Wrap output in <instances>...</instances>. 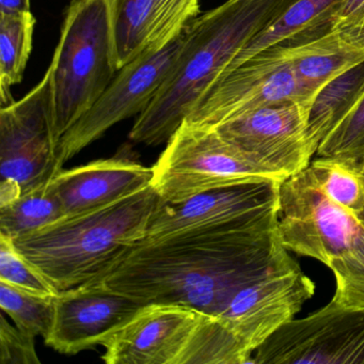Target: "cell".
I'll return each mask as SVG.
<instances>
[{
	"label": "cell",
	"instance_id": "23",
	"mask_svg": "<svg viewBox=\"0 0 364 364\" xmlns=\"http://www.w3.org/2000/svg\"><path fill=\"white\" fill-rule=\"evenodd\" d=\"M252 353L217 316L204 314L178 364H251Z\"/></svg>",
	"mask_w": 364,
	"mask_h": 364
},
{
	"label": "cell",
	"instance_id": "31",
	"mask_svg": "<svg viewBox=\"0 0 364 364\" xmlns=\"http://www.w3.org/2000/svg\"><path fill=\"white\" fill-rule=\"evenodd\" d=\"M330 31L364 50V0H342L330 18Z\"/></svg>",
	"mask_w": 364,
	"mask_h": 364
},
{
	"label": "cell",
	"instance_id": "20",
	"mask_svg": "<svg viewBox=\"0 0 364 364\" xmlns=\"http://www.w3.org/2000/svg\"><path fill=\"white\" fill-rule=\"evenodd\" d=\"M117 67H124L156 48L157 20L153 0H109Z\"/></svg>",
	"mask_w": 364,
	"mask_h": 364
},
{
	"label": "cell",
	"instance_id": "7",
	"mask_svg": "<svg viewBox=\"0 0 364 364\" xmlns=\"http://www.w3.org/2000/svg\"><path fill=\"white\" fill-rule=\"evenodd\" d=\"M55 129L52 74L18 101L0 109V178L20 185L22 193L63 170Z\"/></svg>",
	"mask_w": 364,
	"mask_h": 364
},
{
	"label": "cell",
	"instance_id": "30",
	"mask_svg": "<svg viewBox=\"0 0 364 364\" xmlns=\"http://www.w3.org/2000/svg\"><path fill=\"white\" fill-rule=\"evenodd\" d=\"M35 336L12 326L5 315L0 317V363L40 364L36 350Z\"/></svg>",
	"mask_w": 364,
	"mask_h": 364
},
{
	"label": "cell",
	"instance_id": "9",
	"mask_svg": "<svg viewBox=\"0 0 364 364\" xmlns=\"http://www.w3.org/2000/svg\"><path fill=\"white\" fill-rule=\"evenodd\" d=\"M364 364V309L330 301L266 340L251 364Z\"/></svg>",
	"mask_w": 364,
	"mask_h": 364
},
{
	"label": "cell",
	"instance_id": "3",
	"mask_svg": "<svg viewBox=\"0 0 364 364\" xmlns=\"http://www.w3.org/2000/svg\"><path fill=\"white\" fill-rule=\"evenodd\" d=\"M161 198L152 186L89 212L65 216L14 240L58 289L82 287L146 238Z\"/></svg>",
	"mask_w": 364,
	"mask_h": 364
},
{
	"label": "cell",
	"instance_id": "16",
	"mask_svg": "<svg viewBox=\"0 0 364 364\" xmlns=\"http://www.w3.org/2000/svg\"><path fill=\"white\" fill-rule=\"evenodd\" d=\"M152 176V168L119 156L61 170L50 184L65 216H72L134 195L150 186Z\"/></svg>",
	"mask_w": 364,
	"mask_h": 364
},
{
	"label": "cell",
	"instance_id": "17",
	"mask_svg": "<svg viewBox=\"0 0 364 364\" xmlns=\"http://www.w3.org/2000/svg\"><path fill=\"white\" fill-rule=\"evenodd\" d=\"M281 48L287 50L309 105L330 80L364 60V50L349 43L334 31L304 43Z\"/></svg>",
	"mask_w": 364,
	"mask_h": 364
},
{
	"label": "cell",
	"instance_id": "19",
	"mask_svg": "<svg viewBox=\"0 0 364 364\" xmlns=\"http://www.w3.org/2000/svg\"><path fill=\"white\" fill-rule=\"evenodd\" d=\"M364 97V60L326 84L309 108V139L318 149L323 139L348 116Z\"/></svg>",
	"mask_w": 364,
	"mask_h": 364
},
{
	"label": "cell",
	"instance_id": "2",
	"mask_svg": "<svg viewBox=\"0 0 364 364\" xmlns=\"http://www.w3.org/2000/svg\"><path fill=\"white\" fill-rule=\"evenodd\" d=\"M294 1L227 0L191 21L176 65L136 119L129 139L146 146L167 144L238 53Z\"/></svg>",
	"mask_w": 364,
	"mask_h": 364
},
{
	"label": "cell",
	"instance_id": "18",
	"mask_svg": "<svg viewBox=\"0 0 364 364\" xmlns=\"http://www.w3.org/2000/svg\"><path fill=\"white\" fill-rule=\"evenodd\" d=\"M342 0H295L284 14L251 40L225 72L277 46L304 43L330 31V18Z\"/></svg>",
	"mask_w": 364,
	"mask_h": 364
},
{
	"label": "cell",
	"instance_id": "13",
	"mask_svg": "<svg viewBox=\"0 0 364 364\" xmlns=\"http://www.w3.org/2000/svg\"><path fill=\"white\" fill-rule=\"evenodd\" d=\"M314 293L315 283L291 257L240 289L216 316L253 355Z\"/></svg>",
	"mask_w": 364,
	"mask_h": 364
},
{
	"label": "cell",
	"instance_id": "11",
	"mask_svg": "<svg viewBox=\"0 0 364 364\" xmlns=\"http://www.w3.org/2000/svg\"><path fill=\"white\" fill-rule=\"evenodd\" d=\"M309 106L299 102L251 110L213 129L257 165L284 181L309 167L316 149L309 139Z\"/></svg>",
	"mask_w": 364,
	"mask_h": 364
},
{
	"label": "cell",
	"instance_id": "26",
	"mask_svg": "<svg viewBox=\"0 0 364 364\" xmlns=\"http://www.w3.org/2000/svg\"><path fill=\"white\" fill-rule=\"evenodd\" d=\"M328 267L336 278L332 301L345 309H364V233L348 251L332 259Z\"/></svg>",
	"mask_w": 364,
	"mask_h": 364
},
{
	"label": "cell",
	"instance_id": "10",
	"mask_svg": "<svg viewBox=\"0 0 364 364\" xmlns=\"http://www.w3.org/2000/svg\"><path fill=\"white\" fill-rule=\"evenodd\" d=\"M306 103L284 48L277 46L225 72L185 120L214 127L272 104Z\"/></svg>",
	"mask_w": 364,
	"mask_h": 364
},
{
	"label": "cell",
	"instance_id": "14",
	"mask_svg": "<svg viewBox=\"0 0 364 364\" xmlns=\"http://www.w3.org/2000/svg\"><path fill=\"white\" fill-rule=\"evenodd\" d=\"M204 314L180 304H144L106 338L102 360L108 364H178Z\"/></svg>",
	"mask_w": 364,
	"mask_h": 364
},
{
	"label": "cell",
	"instance_id": "12",
	"mask_svg": "<svg viewBox=\"0 0 364 364\" xmlns=\"http://www.w3.org/2000/svg\"><path fill=\"white\" fill-rule=\"evenodd\" d=\"M280 183L257 181L214 189L181 203L161 201L141 242L205 233L274 212L278 210Z\"/></svg>",
	"mask_w": 364,
	"mask_h": 364
},
{
	"label": "cell",
	"instance_id": "1",
	"mask_svg": "<svg viewBox=\"0 0 364 364\" xmlns=\"http://www.w3.org/2000/svg\"><path fill=\"white\" fill-rule=\"evenodd\" d=\"M277 213L205 233L138 242L84 285L142 304H172L218 315L247 285L291 259Z\"/></svg>",
	"mask_w": 364,
	"mask_h": 364
},
{
	"label": "cell",
	"instance_id": "25",
	"mask_svg": "<svg viewBox=\"0 0 364 364\" xmlns=\"http://www.w3.org/2000/svg\"><path fill=\"white\" fill-rule=\"evenodd\" d=\"M308 169L332 201L355 215L364 210V169L328 157L311 161Z\"/></svg>",
	"mask_w": 364,
	"mask_h": 364
},
{
	"label": "cell",
	"instance_id": "24",
	"mask_svg": "<svg viewBox=\"0 0 364 364\" xmlns=\"http://www.w3.org/2000/svg\"><path fill=\"white\" fill-rule=\"evenodd\" d=\"M55 296L37 293L0 280V308L9 315L16 327L44 340L52 332L55 321Z\"/></svg>",
	"mask_w": 364,
	"mask_h": 364
},
{
	"label": "cell",
	"instance_id": "29",
	"mask_svg": "<svg viewBox=\"0 0 364 364\" xmlns=\"http://www.w3.org/2000/svg\"><path fill=\"white\" fill-rule=\"evenodd\" d=\"M156 11V48L176 39L199 14V0H153Z\"/></svg>",
	"mask_w": 364,
	"mask_h": 364
},
{
	"label": "cell",
	"instance_id": "15",
	"mask_svg": "<svg viewBox=\"0 0 364 364\" xmlns=\"http://www.w3.org/2000/svg\"><path fill=\"white\" fill-rule=\"evenodd\" d=\"M141 302L122 294L82 285L55 296V321L46 343L63 355L103 344L127 323Z\"/></svg>",
	"mask_w": 364,
	"mask_h": 364
},
{
	"label": "cell",
	"instance_id": "8",
	"mask_svg": "<svg viewBox=\"0 0 364 364\" xmlns=\"http://www.w3.org/2000/svg\"><path fill=\"white\" fill-rule=\"evenodd\" d=\"M184 38L185 31L164 48L146 50L119 70L95 105L61 138L58 159L63 167L117 123L146 109L176 65Z\"/></svg>",
	"mask_w": 364,
	"mask_h": 364
},
{
	"label": "cell",
	"instance_id": "33",
	"mask_svg": "<svg viewBox=\"0 0 364 364\" xmlns=\"http://www.w3.org/2000/svg\"><path fill=\"white\" fill-rule=\"evenodd\" d=\"M358 218H359V220L361 221L362 225H364V210H362L361 213H359V214L357 215Z\"/></svg>",
	"mask_w": 364,
	"mask_h": 364
},
{
	"label": "cell",
	"instance_id": "22",
	"mask_svg": "<svg viewBox=\"0 0 364 364\" xmlns=\"http://www.w3.org/2000/svg\"><path fill=\"white\" fill-rule=\"evenodd\" d=\"M50 180L0 206V234L14 240L65 217Z\"/></svg>",
	"mask_w": 364,
	"mask_h": 364
},
{
	"label": "cell",
	"instance_id": "28",
	"mask_svg": "<svg viewBox=\"0 0 364 364\" xmlns=\"http://www.w3.org/2000/svg\"><path fill=\"white\" fill-rule=\"evenodd\" d=\"M0 280L46 295L58 289L20 252L14 240L0 234Z\"/></svg>",
	"mask_w": 364,
	"mask_h": 364
},
{
	"label": "cell",
	"instance_id": "32",
	"mask_svg": "<svg viewBox=\"0 0 364 364\" xmlns=\"http://www.w3.org/2000/svg\"><path fill=\"white\" fill-rule=\"evenodd\" d=\"M31 11V0H0V14H21Z\"/></svg>",
	"mask_w": 364,
	"mask_h": 364
},
{
	"label": "cell",
	"instance_id": "6",
	"mask_svg": "<svg viewBox=\"0 0 364 364\" xmlns=\"http://www.w3.org/2000/svg\"><path fill=\"white\" fill-rule=\"evenodd\" d=\"M277 231L285 249L328 266L353 246L364 225L332 201L306 168L280 183Z\"/></svg>",
	"mask_w": 364,
	"mask_h": 364
},
{
	"label": "cell",
	"instance_id": "21",
	"mask_svg": "<svg viewBox=\"0 0 364 364\" xmlns=\"http://www.w3.org/2000/svg\"><path fill=\"white\" fill-rule=\"evenodd\" d=\"M36 18L31 12L0 14V97L1 107L14 102L11 87L20 84L33 50Z\"/></svg>",
	"mask_w": 364,
	"mask_h": 364
},
{
	"label": "cell",
	"instance_id": "4",
	"mask_svg": "<svg viewBox=\"0 0 364 364\" xmlns=\"http://www.w3.org/2000/svg\"><path fill=\"white\" fill-rule=\"evenodd\" d=\"M48 69L60 141L118 73L109 0H71Z\"/></svg>",
	"mask_w": 364,
	"mask_h": 364
},
{
	"label": "cell",
	"instance_id": "5",
	"mask_svg": "<svg viewBox=\"0 0 364 364\" xmlns=\"http://www.w3.org/2000/svg\"><path fill=\"white\" fill-rule=\"evenodd\" d=\"M151 186L176 204L214 189L257 181L282 182L223 139L213 127L184 120L152 167Z\"/></svg>",
	"mask_w": 364,
	"mask_h": 364
},
{
	"label": "cell",
	"instance_id": "27",
	"mask_svg": "<svg viewBox=\"0 0 364 364\" xmlns=\"http://www.w3.org/2000/svg\"><path fill=\"white\" fill-rule=\"evenodd\" d=\"M316 154L364 169V97L321 141Z\"/></svg>",
	"mask_w": 364,
	"mask_h": 364
}]
</instances>
